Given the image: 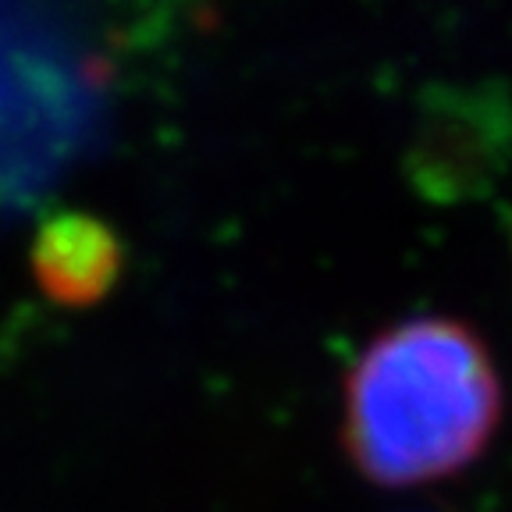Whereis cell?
<instances>
[{
    "instance_id": "obj_1",
    "label": "cell",
    "mask_w": 512,
    "mask_h": 512,
    "mask_svg": "<svg viewBox=\"0 0 512 512\" xmlns=\"http://www.w3.org/2000/svg\"><path fill=\"white\" fill-rule=\"evenodd\" d=\"M502 420L488 345L452 317L392 324L345 377L342 445L381 488H416L466 470Z\"/></svg>"
},
{
    "instance_id": "obj_2",
    "label": "cell",
    "mask_w": 512,
    "mask_h": 512,
    "mask_svg": "<svg viewBox=\"0 0 512 512\" xmlns=\"http://www.w3.org/2000/svg\"><path fill=\"white\" fill-rule=\"evenodd\" d=\"M86 89L29 0H0V210L54 178L82 139Z\"/></svg>"
},
{
    "instance_id": "obj_3",
    "label": "cell",
    "mask_w": 512,
    "mask_h": 512,
    "mask_svg": "<svg viewBox=\"0 0 512 512\" xmlns=\"http://www.w3.org/2000/svg\"><path fill=\"white\" fill-rule=\"evenodd\" d=\"M36 271L50 296L89 303L111 285L118 271V246L104 224L86 217H61L47 224L36 246Z\"/></svg>"
}]
</instances>
